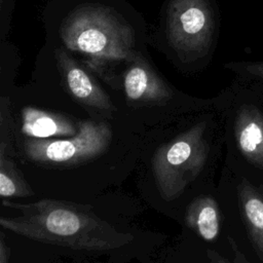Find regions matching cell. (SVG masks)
Listing matches in <instances>:
<instances>
[{
	"instance_id": "6da1fadb",
	"label": "cell",
	"mask_w": 263,
	"mask_h": 263,
	"mask_svg": "<svg viewBox=\"0 0 263 263\" xmlns=\"http://www.w3.org/2000/svg\"><path fill=\"white\" fill-rule=\"evenodd\" d=\"M2 205L18 212L14 217L2 216V228L43 243L78 251L106 252L120 249L134 240L133 234L117 230L87 204L43 198L28 203L3 199Z\"/></svg>"
},
{
	"instance_id": "7a4b0ae2",
	"label": "cell",
	"mask_w": 263,
	"mask_h": 263,
	"mask_svg": "<svg viewBox=\"0 0 263 263\" xmlns=\"http://www.w3.org/2000/svg\"><path fill=\"white\" fill-rule=\"evenodd\" d=\"M60 36L72 50L97 59L124 60L135 46V32L111 7L85 4L71 11L62 23Z\"/></svg>"
},
{
	"instance_id": "3957f363",
	"label": "cell",
	"mask_w": 263,
	"mask_h": 263,
	"mask_svg": "<svg viewBox=\"0 0 263 263\" xmlns=\"http://www.w3.org/2000/svg\"><path fill=\"white\" fill-rule=\"evenodd\" d=\"M205 128V122L197 123L155 151L152 173L164 200L171 201L182 195L202 171L209 155Z\"/></svg>"
},
{
	"instance_id": "277c9868",
	"label": "cell",
	"mask_w": 263,
	"mask_h": 263,
	"mask_svg": "<svg viewBox=\"0 0 263 263\" xmlns=\"http://www.w3.org/2000/svg\"><path fill=\"white\" fill-rule=\"evenodd\" d=\"M112 130L104 121H79L76 135L61 139H29L23 150L33 162L45 166L65 167L90 161L109 148Z\"/></svg>"
},
{
	"instance_id": "5b68a950",
	"label": "cell",
	"mask_w": 263,
	"mask_h": 263,
	"mask_svg": "<svg viewBox=\"0 0 263 263\" xmlns=\"http://www.w3.org/2000/svg\"><path fill=\"white\" fill-rule=\"evenodd\" d=\"M212 16L205 0H171L167 10V36L183 54L204 50L212 34Z\"/></svg>"
},
{
	"instance_id": "8992f818",
	"label": "cell",
	"mask_w": 263,
	"mask_h": 263,
	"mask_svg": "<svg viewBox=\"0 0 263 263\" xmlns=\"http://www.w3.org/2000/svg\"><path fill=\"white\" fill-rule=\"evenodd\" d=\"M57 61L67 88L79 103L103 112L115 110L108 95L64 50H57Z\"/></svg>"
},
{
	"instance_id": "52a82bcc",
	"label": "cell",
	"mask_w": 263,
	"mask_h": 263,
	"mask_svg": "<svg viewBox=\"0 0 263 263\" xmlns=\"http://www.w3.org/2000/svg\"><path fill=\"white\" fill-rule=\"evenodd\" d=\"M21 128L22 133L31 139H61L76 135L79 121L76 122L60 113L25 107L22 110Z\"/></svg>"
},
{
	"instance_id": "ba28073f",
	"label": "cell",
	"mask_w": 263,
	"mask_h": 263,
	"mask_svg": "<svg viewBox=\"0 0 263 263\" xmlns=\"http://www.w3.org/2000/svg\"><path fill=\"white\" fill-rule=\"evenodd\" d=\"M234 135L243 157L253 165L263 168V116L251 107L242 108L235 121Z\"/></svg>"
},
{
	"instance_id": "9c48e42d",
	"label": "cell",
	"mask_w": 263,
	"mask_h": 263,
	"mask_svg": "<svg viewBox=\"0 0 263 263\" xmlns=\"http://www.w3.org/2000/svg\"><path fill=\"white\" fill-rule=\"evenodd\" d=\"M123 88L127 100L134 103H163L172 96L165 83L141 64H136L126 71Z\"/></svg>"
},
{
	"instance_id": "30bf717a",
	"label": "cell",
	"mask_w": 263,
	"mask_h": 263,
	"mask_svg": "<svg viewBox=\"0 0 263 263\" xmlns=\"http://www.w3.org/2000/svg\"><path fill=\"white\" fill-rule=\"evenodd\" d=\"M237 196L248 236L257 256L263 261V195L247 179H242L237 187Z\"/></svg>"
},
{
	"instance_id": "8fae6325",
	"label": "cell",
	"mask_w": 263,
	"mask_h": 263,
	"mask_svg": "<svg viewBox=\"0 0 263 263\" xmlns=\"http://www.w3.org/2000/svg\"><path fill=\"white\" fill-rule=\"evenodd\" d=\"M185 222L188 228L203 240H215L219 235L221 223L217 201L209 195L194 198L186 209Z\"/></svg>"
},
{
	"instance_id": "7c38bea8",
	"label": "cell",
	"mask_w": 263,
	"mask_h": 263,
	"mask_svg": "<svg viewBox=\"0 0 263 263\" xmlns=\"http://www.w3.org/2000/svg\"><path fill=\"white\" fill-rule=\"evenodd\" d=\"M8 146L0 143V195L2 198L27 197L34 194L14 161L7 153Z\"/></svg>"
},
{
	"instance_id": "4fadbf2b",
	"label": "cell",
	"mask_w": 263,
	"mask_h": 263,
	"mask_svg": "<svg viewBox=\"0 0 263 263\" xmlns=\"http://www.w3.org/2000/svg\"><path fill=\"white\" fill-rule=\"evenodd\" d=\"M228 239H229V243L231 246V249L233 251V256H234V261L233 262L234 263H250L247 260V258L245 257V255L240 252V250L238 249V247L235 243V241L231 237H229Z\"/></svg>"
},
{
	"instance_id": "5bb4252c",
	"label": "cell",
	"mask_w": 263,
	"mask_h": 263,
	"mask_svg": "<svg viewBox=\"0 0 263 263\" xmlns=\"http://www.w3.org/2000/svg\"><path fill=\"white\" fill-rule=\"evenodd\" d=\"M206 255H208L210 263H232L228 259L221 256L218 252H216L215 250H212V249L206 250Z\"/></svg>"
}]
</instances>
